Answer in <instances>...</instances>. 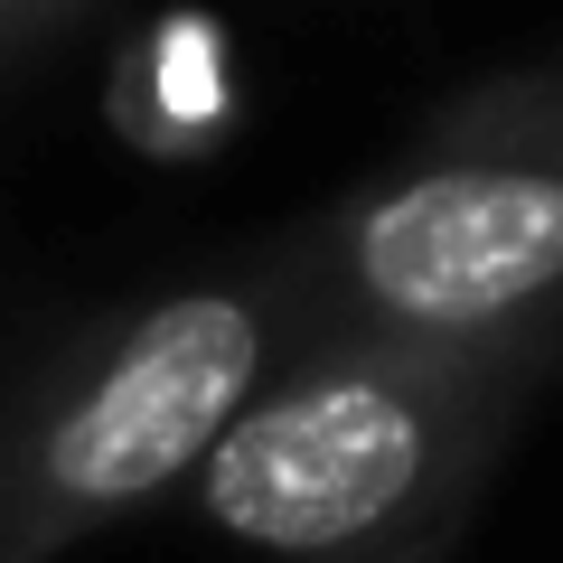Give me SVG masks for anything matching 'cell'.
I'll list each match as a JSON object with an SVG mask.
<instances>
[{"label":"cell","instance_id":"obj_3","mask_svg":"<svg viewBox=\"0 0 563 563\" xmlns=\"http://www.w3.org/2000/svg\"><path fill=\"white\" fill-rule=\"evenodd\" d=\"M282 357L291 310L263 273L179 282L47 347L0 395V563H57L66 544L188 488Z\"/></svg>","mask_w":563,"mask_h":563},{"label":"cell","instance_id":"obj_2","mask_svg":"<svg viewBox=\"0 0 563 563\" xmlns=\"http://www.w3.org/2000/svg\"><path fill=\"white\" fill-rule=\"evenodd\" d=\"M291 339L563 329V76H507L263 263Z\"/></svg>","mask_w":563,"mask_h":563},{"label":"cell","instance_id":"obj_4","mask_svg":"<svg viewBox=\"0 0 563 563\" xmlns=\"http://www.w3.org/2000/svg\"><path fill=\"white\" fill-rule=\"evenodd\" d=\"M66 29H76V10H66V0H0V85L20 76L38 47H57Z\"/></svg>","mask_w":563,"mask_h":563},{"label":"cell","instance_id":"obj_1","mask_svg":"<svg viewBox=\"0 0 563 563\" xmlns=\"http://www.w3.org/2000/svg\"><path fill=\"white\" fill-rule=\"evenodd\" d=\"M544 339H291L188 479L207 536L273 563H432L536 404Z\"/></svg>","mask_w":563,"mask_h":563}]
</instances>
